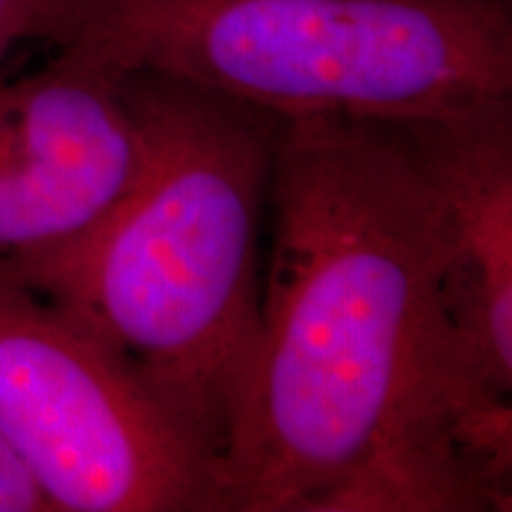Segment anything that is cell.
I'll return each mask as SVG.
<instances>
[{
    "label": "cell",
    "instance_id": "obj_4",
    "mask_svg": "<svg viewBox=\"0 0 512 512\" xmlns=\"http://www.w3.org/2000/svg\"><path fill=\"white\" fill-rule=\"evenodd\" d=\"M0 437L53 510L219 512L216 460L95 332L3 271Z\"/></svg>",
    "mask_w": 512,
    "mask_h": 512
},
{
    "label": "cell",
    "instance_id": "obj_3",
    "mask_svg": "<svg viewBox=\"0 0 512 512\" xmlns=\"http://www.w3.org/2000/svg\"><path fill=\"white\" fill-rule=\"evenodd\" d=\"M27 38L280 119L413 121L512 100L508 0H31Z\"/></svg>",
    "mask_w": 512,
    "mask_h": 512
},
{
    "label": "cell",
    "instance_id": "obj_1",
    "mask_svg": "<svg viewBox=\"0 0 512 512\" xmlns=\"http://www.w3.org/2000/svg\"><path fill=\"white\" fill-rule=\"evenodd\" d=\"M219 512H508L512 408L460 363L444 216L401 121L280 119Z\"/></svg>",
    "mask_w": 512,
    "mask_h": 512
},
{
    "label": "cell",
    "instance_id": "obj_6",
    "mask_svg": "<svg viewBox=\"0 0 512 512\" xmlns=\"http://www.w3.org/2000/svg\"><path fill=\"white\" fill-rule=\"evenodd\" d=\"M401 126L441 202V299L453 347L482 387L510 399L512 100Z\"/></svg>",
    "mask_w": 512,
    "mask_h": 512
},
{
    "label": "cell",
    "instance_id": "obj_2",
    "mask_svg": "<svg viewBox=\"0 0 512 512\" xmlns=\"http://www.w3.org/2000/svg\"><path fill=\"white\" fill-rule=\"evenodd\" d=\"M145 166L100 226L0 266L117 354L219 470L259 330V238L280 117L155 72L119 74Z\"/></svg>",
    "mask_w": 512,
    "mask_h": 512
},
{
    "label": "cell",
    "instance_id": "obj_8",
    "mask_svg": "<svg viewBox=\"0 0 512 512\" xmlns=\"http://www.w3.org/2000/svg\"><path fill=\"white\" fill-rule=\"evenodd\" d=\"M31 0H0V62L17 41L27 38Z\"/></svg>",
    "mask_w": 512,
    "mask_h": 512
},
{
    "label": "cell",
    "instance_id": "obj_7",
    "mask_svg": "<svg viewBox=\"0 0 512 512\" xmlns=\"http://www.w3.org/2000/svg\"><path fill=\"white\" fill-rule=\"evenodd\" d=\"M0 512H53L46 494L0 437Z\"/></svg>",
    "mask_w": 512,
    "mask_h": 512
},
{
    "label": "cell",
    "instance_id": "obj_5",
    "mask_svg": "<svg viewBox=\"0 0 512 512\" xmlns=\"http://www.w3.org/2000/svg\"><path fill=\"white\" fill-rule=\"evenodd\" d=\"M143 126L119 74L57 53L0 86V266L100 226L145 166Z\"/></svg>",
    "mask_w": 512,
    "mask_h": 512
}]
</instances>
